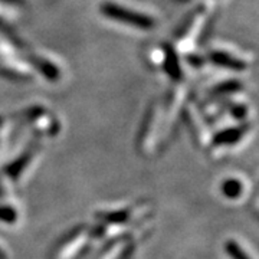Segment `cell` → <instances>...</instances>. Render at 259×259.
<instances>
[{"instance_id": "6da1fadb", "label": "cell", "mask_w": 259, "mask_h": 259, "mask_svg": "<svg viewBox=\"0 0 259 259\" xmlns=\"http://www.w3.org/2000/svg\"><path fill=\"white\" fill-rule=\"evenodd\" d=\"M101 12L105 16H108V19H112L115 22H120V23L128 25V26L143 29V30L147 28H153L156 23V20L150 15H146L140 10L125 8V5H118V3H112V2L104 3Z\"/></svg>"}, {"instance_id": "7a4b0ae2", "label": "cell", "mask_w": 259, "mask_h": 259, "mask_svg": "<svg viewBox=\"0 0 259 259\" xmlns=\"http://www.w3.org/2000/svg\"><path fill=\"white\" fill-rule=\"evenodd\" d=\"M209 59L214 62V65H219L222 68H228L232 71H243L248 68V61L235 54L233 49H226V48H218V49H212L209 52Z\"/></svg>"}, {"instance_id": "3957f363", "label": "cell", "mask_w": 259, "mask_h": 259, "mask_svg": "<svg viewBox=\"0 0 259 259\" xmlns=\"http://www.w3.org/2000/svg\"><path fill=\"white\" fill-rule=\"evenodd\" d=\"M245 131H246V125H245V127H241V128L228 130V131H225L223 134L216 137V144H218V146H225V144L229 146L232 143H236L238 140L242 139V136L245 134Z\"/></svg>"}, {"instance_id": "277c9868", "label": "cell", "mask_w": 259, "mask_h": 259, "mask_svg": "<svg viewBox=\"0 0 259 259\" xmlns=\"http://www.w3.org/2000/svg\"><path fill=\"white\" fill-rule=\"evenodd\" d=\"M226 248H228V252L233 259H249L246 256V253L241 249V246L235 242H228Z\"/></svg>"}, {"instance_id": "5b68a950", "label": "cell", "mask_w": 259, "mask_h": 259, "mask_svg": "<svg viewBox=\"0 0 259 259\" xmlns=\"http://www.w3.org/2000/svg\"><path fill=\"white\" fill-rule=\"evenodd\" d=\"M239 190H241V186H239L238 182H235V180H229V182H226L223 185V193L226 194V196H229V197L238 196Z\"/></svg>"}, {"instance_id": "8992f818", "label": "cell", "mask_w": 259, "mask_h": 259, "mask_svg": "<svg viewBox=\"0 0 259 259\" xmlns=\"http://www.w3.org/2000/svg\"><path fill=\"white\" fill-rule=\"evenodd\" d=\"M0 259H5V253L2 250H0Z\"/></svg>"}]
</instances>
